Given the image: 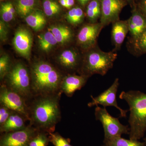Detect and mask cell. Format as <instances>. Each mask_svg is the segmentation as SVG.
I'll return each mask as SVG.
<instances>
[{"mask_svg":"<svg viewBox=\"0 0 146 146\" xmlns=\"http://www.w3.org/2000/svg\"><path fill=\"white\" fill-rule=\"evenodd\" d=\"M62 92L33 96L28 101L29 124L40 131L54 132L61 119L60 101Z\"/></svg>","mask_w":146,"mask_h":146,"instance_id":"6da1fadb","label":"cell"},{"mask_svg":"<svg viewBox=\"0 0 146 146\" xmlns=\"http://www.w3.org/2000/svg\"><path fill=\"white\" fill-rule=\"evenodd\" d=\"M30 72L33 96L61 91L60 84L64 76L50 63L43 60L36 61L31 65Z\"/></svg>","mask_w":146,"mask_h":146,"instance_id":"7a4b0ae2","label":"cell"},{"mask_svg":"<svg viewBox=\"0 0 146 146\" xmlns=\"http://www.w3.org/2000/svg\"><path fill=\"white\" fill-rule=\"evenodd\" d=\"M119 98L129 107V139L139 141L146 131V94L139 91H122Z\"/></svg>","mask_w":146,"mask_h":146,"instance_id":"3957f363","label":"cell"},{"mask_svg":"<svg viewBox=\"0 0 146 146\" xmlns=\"http://www.w3.org/2000/svg\"><path fill=\"white\" fill-rule=\"evenodd\" d=\"M86 52L78 72L80 75L89 78L94 74H106L117 57L116 51L106 52L97 46Z\"/></svg>","mask_w":146,"mask_h":146,"instance_id":"277c9868","label":"cell"},{"mask_svg":"<svg viewBox=\"0 0 146 146\" xmlns=\"http://www.w3.org/2000/svg\"><path fill=\"white\" fill-rule=\"evenodd\" d=\"M4 79L5 80L3 84L21 95L27 102L33 97L31 72L23 63H16L11 65Z\"/></svg>","mask_w":146,"mask_h":146,"instance_id":"5b68a950","label":"cell"},{"mask_svg":"<svg viewBox=\"0 0 146 146\" xmlns=\"http://www.w3.org/2000/svg\"><path fill=\"white\" fill-rule=\"evenodd\" d=\"M96 120L102 123L104 132V140L117 137H121L123 134H128L130 127L122 124L119 118H115L108 112L106 108H102L97 106L95 108Z\"/></svg>","mask_w":146,"mask_h":146,"instance_id":"8992f818","label":"cell"},{"mask_svg":"<svg viewBox=\"0 0 146 146\" xmlns=\"http://www.w3.org/2000/svg\"><path fill=\"white\" fill-rule=\"evenodd\" d=\"M27 101L18 93L2 84L0 87V103L9 109L20 113L28 121L29 118Z\"/></svg>","mask_w":146,"mask_h":146,"instance_id":"52a82bcc","label":"cell"},{"mask_svg":"<svg viewBox=\"0 0 146 146\" xmlns=\"http://www.w3.org/2000/svg\"><path fill=\"white\" fill-rule=\"evenodd\" d=\"M104 27L100 22L83 25L76 35L77 44L85 51L96 46L98 37Z\"/></svg>","mask_w":146,"mask_h":146,"instance_id":"ba28073f","label":"cell"},{"mask_svg":"<svg viewBox=\"0 0 146 146\" xmlns=\"http://www.w3.org/2000/svg\"><path fill=\"white\" fill-rule=\"evenodd\" d=\"M39 130L29 124L23 129L1 133L0 146H27Z\"/></svg>","mask_w":146,"mask_h":146,"instance_id":"9c48e42d","label":"cell"},{"mask_svg":"<svg viewBox=\"0 0 146 146\" xmlns=\"http://www.w3.org/2000/svg\"><path fill=\"white\" fill-rule=\"evenodd\" d=\"M119 85V79H115L114 82L107 90L98 96L93 97L91 96L92 101L89 103L88 106L91 107L94 106L101 105L106 108L107 106H114L119 110L121 117H126L128 110H124L119 107L117 101V93Z\"/></svg>","mask_w":146,"mask_h":146,"instance_id":"30bf717a","label":"cell"},{"mask_svg":"<svg viewBox=\"0 0 146 146\" xmlns=\"http://www.w3.org/2000/svg\"><path fill=\"white\" fill-rule=\"evenodd\" d=\"M127 5L124 0H101L102 13L100 23L104 27L119 20L120 13Z\"/></svg>","mask_w":146,"mask_h":146,"instance_id":"8fae6325","label":"cell"},{"mask_svg":"<svg viewBox=\"0 0 146 146\" xmlns=\"http://www.w3.org/2000/svg\"><path fill=\"white\" fill-rule=\"evenodd\" d=\"M13 44L19 54L27 59L29 58L33 44L32 36L29 31L25 28H18L14 35Z\"/></svg>","mask_w":146,"mask_h":146,"instance_id":"7c38bea8","label":"cell"},{"mask_svg":"<svg viewBox=\"0 0 146 146\" xmlns=\"http://www.w3.org/2000/svg\"><path fill=\"white\" fill-rule=\"evenodd\" d=\"M131 15L127 19L130 39L133 41L140 37L146 31V18L139 11L135 4L132 7Z\"/></svg>","mask_w":146,"mask_h":146,"instance_id":"4fadbf2b","label":"cell"},{"mask_svg":"<svg viewBox=\"0 0 146 146\" xmlns=\"http://www.w3.org/2000/svg\"><path fill=\"white\" fill-rule=\"evenodd\" d=\"M89 78L75 74L64 76L60 84V91L67 96L72 97L76 91L80 90L84 86Z\"/></svg>","mask_w":146,"mask_h":146,"instance_id":"5bb4252c","label":"cell"},{"mask_svg":"<svg viewBox=\"0 0 146 146\" xmlns=\"http://www.w3.org/2000/svg\"><path fill=\"white\" fill-rule=\"evenodd\" d=\"M82 61L78 51L74 49L65 50L58 58L59 65L66 70L73 73L79 70Z\"/></svg>","mask_w":146,"mask_h":146,"instance_id":"9a60e30c","label":"cell"},{"mask_svg":"<svg viewBox=\"0 0 146 146\" xmlns=\"http://www.w3.org/2000/svg\"><path fill=\"white\" fill-rule=\"evenodd\" d=\"M111 39L115 46L114 50H119L121 48L127 33H129L127 20H119L112 23Z\"/></svg>","mask_w":146,"mask_h":146,"instance_id":"2e32d148","label":"cell"},{"mask_svg":"<svg viewBox=\"0 0 146 146\" xmlns=\"http://www.w3.org/2000/svg\"><path fill=\"white\" fill-rule=\"evenodd\" d=\"M28 121L23 115L13 111L3 124L0 126L1 133L12 132L23 129L27 126Z\"/></svg>","mask_w":146,"mask_h":146,"instance_id":"e0dca14e","label":"cell"},{"mask_svg":"<svg viewBox=\"0 0 146 146\" xmlns=\"http://www.w3.org/2000/svg\"><path fill=\"white\" fill-rule=\"evenodd\" d=\"M48 31L54 36L58 44L65 45L72 41L74 36V32L69 27L63 25H56L50 27Z\"/></svg>","mask_w":146,"mask_h":146,"instance_id":"ac0fdd59","label":"cell"},{"mask_svg":"<svg viewBox=\"0 0 146 146\" xmlns=\"http://www.w3.org/2000/svg\"><path fill=\"white\" fill-rule=\"evenodd\" d=\"M25 19L29 26L35 31L42 30L46 24V20L44 13L39 10H35Z\"/></svg>","mask_w":146,"mask_h":146,"instance_id":"d6986e66","label":"cell"},{"mask_svg":"<svg viewBox=\"0 0 146 146\" xmlns=\"http://www.w3.org/2000/svg\"><path fill=\"white\" fill-rule=\"evenodd\" d=\"M101 13V0H91L86 8V16L89 23H98Z\"/></svg>","mask_w":146,"mask_h":146,"instance_id":"ffe728a7","label":"cell"},{"mask_svg":"<svg viewBox=\"0 0 146 146\" xmlns=\"http://www.w3.org/2000/svg\"><path fill=\"white\" fill-rule=\"evenodd\" d=\"M127 46L129 52L136 56L146 54V31L136 40L129 41Z\"/></svg>","mask_w":146,"mask_h":146,"instance_id":"44dd1931","label":"cell"},{"mask_svg":"<svg viewBox=\"0 0 146 146\" xmlns=\"http://www.w3.org/2000/svg\"><path fill=\"white\" fill-rule=\"evenodd\" d=\"M38 43L40 49L46 52L50 51L58 44L54 36L49 31L39 35Z\"/></svg>","mask_w":146,"mask_h":146,"instance_id":"7402d4cb","label":"cell"},{"mask_svg":"<svg viewBox=\"0 0 146 146\" xmlns=\"http://www.w3.org/2000/svg\"><path fill=\"white\" fill-rule=\"evenodd\" d=\"M85 16L83 9L80 7L76 6L71 8L68 11L66 19L72 25L76 27L83 23Z\"/></svg>","mask_w":146,"mask_h":146,"instance_id":"603a6c76","label":"cell"},{"mask_svg":"<svg viewBox=\"0 0 146 146\" xmlns=\"http://www.w3.org/2000/svg\"><path fill=\"white\" fill-rule=\"evenodd\" d=\"M36 0H18L16 5L17 13L22 18H25L35 10Z\"/></svg>","mask_w":146,"mask_h":146,"instance_id":"cb8c5ba5","label":"cell"},{"mask_svg":"<svg viewBox=\"0 0 146 146\" xmlns=\"http://www.w3.org/2000/svg\"><path fill=\"white\" fill-rule=\"evenodd\" d=\"M102 146H145V143L139 141L125 139L117 137L104 140Z\"/></svg>","mask_w":146,"mask_h":146,"instance_id":"d4e9b609","label":"cell"},{"mask_svg":"<svg viewBox=\"0 0 146 146\" xmlns=\"http://www.w3.org/2000/svg\"><path fill=\"white\" fill-rule=\"evenodd\" d=\"M1 16L2 20L6 23L10 22L14 18L16 9L9 2L3 3L1 5Z\"/></svg>","mask_w":146,"mask_h":146,"instance_id":"484cf974","label":"cell"},{"mask_svg":"<svg viewBox=\"0 0 146 146\" xmlns=\"http://www.w3.org/2000/svg\"><path fill=\"white\" fill-rule=\"evenodd\" d=\"M49 142L48 133L39 131L31 138L27 146H47Z\"/></svg>","mask_w":146,"mask_h":146,"instance_id":"4316f807","label":"cell"},{"mask_svg":"<svg viewBox=\"0 0 146 146\" xmlns=\"http://www.w3.org/2000/svg\"><path fill=\"white\" fill-rule=\"evenodd\" d=\"M43 7L45 14L48 17L58 14L60 11L59 5L51 0H45L43 2Z\"/></svg>","mask_w":146,"mask_h":146,"instance_id":"83f0119b","label":"cell"},{"mask_svg":"<svg viewBox=\"0 0 146 146\" xmlns=\"http://www.w3.org/2000/svg\"><path fill=\"white\" fill-rule=\"evenodd\" d=\"M50 142L54 146H72L70 140L63 137L58 132L48 133Z\"/></svg>","mask_w":146,"mask_h":146,"instance_id":"f1b7e54d","label":"cell"},{"mask_svg":"<svg viewBox=\"0 0 146 146\" xmlns=\"http://www.w3.org/2000/svg\"><path fill=\"white\" fill-rule=\"evenodd\" d=\"M11 64L10 58L7 54H4L0 58V78L3 80L10 70Z\"/></svg>","mask_w":146,"mask_h":146,"instance_id":"f546056e","label":"cell"},{"mask_svg":"<svg viewBox=\"0 0 146 146\" xmlns=\"http://www.w3.org/2000/svg\"><path fill=\"white\" fill-rule=\"evenodd\" d=\"M13 110L9 109L3 105L0 106V126L2 125L8 119L9 116L13 112Z\"/></svg>","mask_w":146,"mask_h":146,"instance_id":"4dcf8cb0","label":"cell"},{"mask_svg":"<svg viewBox=\"0 0 146 146\" xmlns=\"http://www.w3.org/2000/svg\"><path fill=\"white\" fill-rule=\"evenodd\" d=\"M3 21L0 22V38L3 42H5L7 39L8 30L5 24Z\"/></svg>","mask_w":146,"mask_h":146,"instance_id":"1f68e13d","label":"cell"},{"mask_svg":"<svg viewBox=\"0 0 146 146\" xmlns=\"http://www.w3.org/2000/svg\"><path fill=\"white\" fill-rule=\"evenodd\" d=\"M136 5L139 11L146 18V0H138Z\"/></svg>","mask_w":146,"mask_h":146,"instance_id":"d6a6232c","label":"cell"},{"mask_svg":"<svg viewBox=\"0 0 146 146\" xmlns=\"http://www.w3.org/2000/svg\"><path fill=\"white\" fill-rule=\"evenodd\" d=\"M79 3L83 7L87 5L91 0H77Z\"/></svg>","mask_w":146,"mask_h":146,"instance_id":"836d02e7","label":"cell"},{"mask_svg":"<svg viewBox=\"0 0 146 146\" xmlns=\"http://www.w3.org/2000/svg\"><path fill=\"white\" fill-rule=\"evenodd\" d=\"M66 1L68 9H70L72 8L74 5V0H66Z\"/></svg>","mask_w":146,"mask_h":146,"instance_id":"e575fe53","label":"cell"},{"mask_svg":"<svg viewBox=\"0 0 146 146\" xmlns=\"http://www.w3.org/2000/svg\"><path fill=\"white\" fill-rule=\"evenodd\" d=\"M124 1L127 3V4H129L131 5L132 6V7L136 4L135 2L136 1V0H124Z\"/></svg>","mask_w":146,"mask_h":146,"instance_id":"d590c367","label":"cell"},{"mask_svg":"<svg viewBox=\"0 0 146 146\" xmlns=\"http://www.w3.org/2000/svg\"><path fill=\"white\" fill-rule=\"evenodd\" d=\"M59 2H60L61 5L63 6L65 8L68 9V6H67L66 0H59Z\"/></svg>","mask_w":146,"mask_h":146,"instance_id":"8d00e7d4","label":"cell"},{"mask_svg":"<svg viewBox=\"0 0 146 146\" xmlns=\"http://www.w3.org/2000/svg\"><path fill=\"white\" fill-rule=\"evenodd\" d=\"M143 140L144 143H145V146H146V137L144 138Z\"/></svg>","mask_w":146,"mask_h":146,"instance_id":"74e56055","label":"cell"},{"mask_svg":"<svg viewBox=\"0 0 146 146\" xmlns=\"http://www.w3.org/2000/svg\"></svg>","mask_w":146,"mask_h":146,"instance_id":"f35d334b","label":"cell"}]
</instances>
